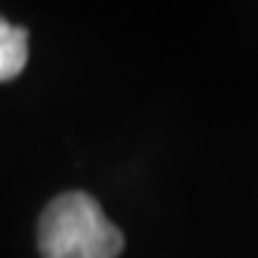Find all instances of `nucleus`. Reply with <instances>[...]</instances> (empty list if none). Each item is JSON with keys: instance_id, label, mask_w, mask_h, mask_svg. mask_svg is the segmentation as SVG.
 I'll list each match as a JSON object with an SVG mask.
<instances>
[{"instance_id": "1", "label": "nucleus", "mask_w": 258, "mask_h": 258, "mask_svg": "<svg viewBox=\"0 0 258 258\" xmlns=\"http://www.w3.org/2000/svg\"><path fill=\"white\" fill-rule=\"evenodd\" d=\"M43 258H118L123 232L86 192H63L49 204L37 224Z\"/></svg>"}, {"instance_id": "2", "label": "nucleus", "mask_w": 258, "mask_h": 258, "mask_svg": "<svg viewBox=\"0 0 258 258\" xmlns=\"http://www.w3.org/2000/svg\"><path fill=\"white\" fill-rule=\"evenodd\" d=\"M29 60V32L0 18V81H12Z\"/></svg>"}]
</instances>
